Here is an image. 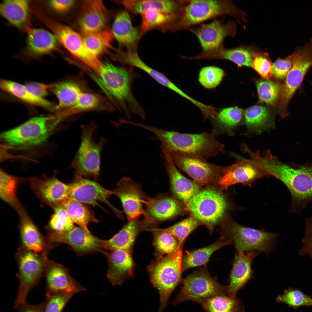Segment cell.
<instances>
[{
    "mask_svg": "<svg viewBox=\"0 0 312 312\" xmlns=\"http://www.w3.org/2000/svg\"><path fill=\"white\" fill-rule=\"evenodd\" d=\"M259 163L268 176L279 179L287 188L291 197L290 212L300 213L312 201V165L291 166L270 152L261 157Z\"/></svg>",
    "mask_w": 312,
    "mask_h": 312,
    "instance_id": "1",
    "label": "cell"
},
{
    "mask_svg": "<svg viewBox=\"0 0 312 312\" xmlns=\"http://www.w3.org/2000/svg\"><path fill=\"white\" fill-rule=\"evenodd\" d=\"M100 85L109 97L118 105L128 118L131 114L146 118L144 109L134 96L132 90L134 74L131 70L105 63L98 74Z\"/></svg>",
    "mask_w": 312,
    "mask_h": 312,
    "instance_id": "2",
    "label": "cell"
},
{
    "mask_svg": "<svg viewBox=\"0 0 312 312\" xmlns=\"http://www.w3.org/2000/svg\"><path fill=\"white\" fill-rule=\"evenodd\" d=\"M153 133L161 144L207 160L224 153V145L218 141L213 132L183 133L156 128Z\"/></svg>",
    "mask_w": 312,
    "mask_h": 312,
    "instance_id": "3",
    "label": "cell"
},
{
    "mask_svg": "<svg viewBox=\"0 0 312 312\" xmlns=\"http://www.w3.org/2000/svg\"><path fill=\"white\" fill-rule=\"evenodd\" d=\"M182 247L180 246L172 253L157 257L148 267L151 283L159 295L157 312H163L172 292L181 282Z\"/></svg>",
    "mask_w": 312,
    "mask_h": 312,
    "instance_id": "4",
    "label": "cell"
},
{
    "mask_svg": "<svg viewBox=\"0 0 312 312\" xmlns=\"http://www.w3.org/2000/svg\"><path fill=\"white\" fill-rule=\"evenodd\" d=\"M225 14L238 19L245 14L229 0H183L178 16L177 31Z\"/></svg>",
    "mask_w": 312,
    "mask_h": 312,
    "instance_id": "5",
    "label": "cell"
},
{
    "mask_svg": "<svg viewBox=\"0 0 312 312\" xmlns=\"http://www.w3.org/2000/svg\"><path fill=\"white\" fill-rule=\"evenodd\" d=\"M62 120L55 115L35 117L3 132L1 138L12 146L25 147L36 146L46 140Z\"/></svg>",
    "mask_w": 312,
    "mask_h": 312,
    "instance_id": "6",
    "label": "cell"
},
{
    "mask_svg": "<svg viewBox=\"0 0 312 312\" xmlns=\"http://www.w3.org/2000/svg\"><path fill=\"white\" fill-rule=\"evenodd\" d=\"M222 235L230 240L237 253L250 251L268 254L275 249L278 233L242 225L229 220L223 227Z\"/></svg>",
    "mask_w": 312,
    "mask_h": 312,
    "instance_id": "7",
    "label": "cell"
},
{
    "mask_svg": "<svg viewBox=\"0 0 312 312\" xmlns=\"http://www.w3.org/2000/svg\"><path fill=\"white\" fill-rule=\"evenodd\" d=\"M81 142L79 149L70 166L75 176L97 179L100 170V153L106 140L101 137L97 142L93 138L97 126L92 122L81 125Z\"/></svg>",
    "mask_w": 312,
    "mask_h": 312,
    "instance_id": "8",
    "label": "cell"
},
{
    "mask_svg": "<svg viewBox=\"0 0 312 312\" xmlns=\"http://www.w3.org/2000/svg\"><path fill=\"white\" fill-rule=\"evenodd\" d=\"M53 33L58 41L75 57L98 74L104 63L86 47L81 35L70 27L47 16L43 12L38 16Z\"/></svg>",
    "mask_w": 312,
    "mask_h": 312,
    "instance_id": "9",
    "label": "cell"
},
{
    "mask_svg": "<svg viewBox=\"0 0 312 312\" xmlns=\"http://www.w3.org/2000/svg\"><path fill=\"white\" fill-rule=\"evenodd\" d=\"M186 204L192 216L205 225L210 232L222 218L227 208L224 196L216 190L210 187L200 190Z\"/></svg>",
    "mask_w": 312,
    "mask_h": 312,
    "instance_id": "10",
    "label": "cell"
},
{
    "mask_svg": "<svg viewBox=\"0 0 312 312\" xmlns=\"http://www.w3.org/2000/svg\"><path fill=\"white\" fill-rule=\"evenodd\" d=\"M204 265L182 280L183 286L172 302L173 305L187 300L194 301L220 295H228V285L219 283Z\"/></svg>",
    "mask_w": 312,
    "mask_h": 312,
    "instance_id": "11",
    "label": "cell"
},
{
    "mask_svg": "<svg viewBox=\"0 0 312 312\" xmlns=\"http://www.w3.org/2000/svg\"><path fill=\"white\" fill-rule=\"evenodd\" d=\"M18 266L19 285L14 307L17 308L26 302L30 290L38 284L44 272L47 252L38 253L22 246L16 254Z\"/></svg>",
    "mask_w": 312,
    "mask_h": 312,
    "instance_id": "12",
    "label": "cell"
},
{
    "mask_svg": "<svg viewBox=\"0 0 312 312\" xmlns=\"http://www.w3.org/2000/svg\"><path fill=\"white\" fill-rule=\"evenodd\" d=\"M293 54V66L281 86L279 107V114L282 118L288 115L289 103L312 65V38L304 46L296 48Z\"/></svg>",
    "mask_w": 312,
    "mask_h": 312,
    "instance_id": "13",
    "label": "cell"
},
{
    "mask_svg": "<svg viewBox=\"0 0 312 312\" xmlns=\"http://www.w3.org/2000/svg\"><path fill=\"white\" fill-rule=\"evenodd\" d=\"M162 151L166 152L176 166L196 182L203 185L213 183L222 173L225 166L208 162L199 157L177 151L161 144Z\"/></svg>",
    "mask_w": 312,
    "mask_h": 312,
    "instance_id": "14",
    "label": "cell"
},
{
    "mask_svg": "<svg viewBox=\"0 0 312 312\" xmlns=\"http://www.w3.org/2000/svg\"><path fill=\"white\" fill-rule=\"evenodd\" d=\"M230 154L237 161L233 164L225 166L218 181L221 189L226 190L232 185L239 183L250 185L255 181L267 176L264 171L250 159H246L234 153Z\"/></svg>",
    "mask_w": 312,
    "mask_h": 312,
    "instance_id": "15",
    "label": "cell"
},
{
    "mask_svg": "<svg viewBox=\"0 0 312 312\" xmlns=\"http://www.w3.org/2000/svg\"><path fill=\"white\" fill-rule=\"evenodd\" d=\"M47 240L49 243H62L70 245L78 254L101 252L104 254L106 251L103 247V240L92 235L81 227L75 226L65 232L50 231Z\"/></svg>",
    "mask_w": 312,
    "mask_h": 312,
    "instance_id": "16",
    "label": "cell"
},
{
    "mask_svg": "<svg viewBox=\"0 0 312 312\" xmlns=\"http://www.w3.org/2000/svg\"><path fill=\"white\" fill-rule=\"evenodd\" d=\"M144 204L146 207V214L141 221L142 230L155 228L157 224L175 217L182 209L178 200L164 195L154 198L147 197Z\"/></svg>",
    "mask_w": 312,
    "mask_h": 312,
    "instance_id": "17",
    "label": "cell"
},
{
    "mask_svg": "<svg viewBox=\"0 0 312 312\" xmlns=\"http://www.w3.org/2000/svg\"><path fill=\"white\" fill-rule=\"evenodd\" d=\"M69 185L68 198L83 204L100 207L99 202L105 203L120 216L121 213L110 202L109 196L114 194L113 191L103 187L94 181L83 177L75 176Z\"/></svg>",
    "mask_w": 312,
    "mask_h": 312,
    "instance_id": "18",
    "label": "cell"
},
{
    "mask_svg": "<svg viewBox=\"0 0 312 312\" xmlns=\"http://www.w3.org/2000/svg\"><path fill=\"white\" fill-rule=\"evenodd\" d=\"M236 28V25L233 21H229L224 24L216 20L210 23L203 24L196 28L190 27L186 29L196 36L202 49L201 52L206 53L224 47V39L228 36H234Z\"/></svg>",
    "mask_w": 312,
    "mask_h": 312,
    "instance_id": "19",
    "label": "cell"
},
{
    "mask_svg": "<svg viewBox=\"0 0 312 312\" xmlns=\"http://www.w3.org/2000/svg\"><path fill=\"white\" fill-rule=\"evenodd\" d=\"M113 191L120 200L128 221L145 215L143 205L147 197L140 186L131 179L125 177L122 178Z\"/></svg>",
    "mask_w": 312,
    "mask_h": 312,
    "instance_id": "20",
    "label": "cell"
},
{
    "mask_svg": "<svg viewBox=\"0 0 312 312\" xmlns=\"http://www.w3.org/2000/svg\"><path fill=\"white\" fill-rule=\"evenodd\" d=\"M44 272L47 284V294L62 292L74 295L86 290L72 278L66 268L50 260L47 257L45 259Z\"/></svg>",
    "mask_w": 312,
    "mask_h": 312,
    "instance_id": "21",
    "label": "cell"
},
{
    "mask_svg": "<svg viewBox=\"0 0 312 312\" xmlns=\"http://www.w3.org/2000/svg\"><path fill=\"white\" fill-rule=\"evenodd\" d=\"M107 9L101 0H85L78 18L81 34L95 33L105 28L107 21Z\"/></svg>",
    "mask_w": 312,
    "mask_h": 312,
    "instance_id": "22",
    "label": "cell"
},
{
    "mask_svg": "<svg viewBox=\"0 0 312 312\" xmlns=\"http://www.w3.org/2000/svg\"><path fill=\"white\" fill-rule=\"evenodd\" d=\"M131 251L119 250L104 254L108 263L107 277L113 285H120L132 276L134 263Z\"/></svg>",
    "mask_w": 312,
    "mask_h": 312,
    "instance_id": "23",
    "label": "cell"
},
{
    "mask_svg": "<svg viewBox=\"0 0 312 312\" xmlns=\"http://www.w3.org/2000/svg\"><path fill=\"white\" fill-rule=\"evenodd\" d=\"M259 252L250 251L237 253L233 262L228 285V295L235 298L238 291L252 277L253 272L251 264L253 259Z\"/></svg>",
    "mask_w": 312,
    "mask_h": 312,
    "instance_id": "24",
    "label": "cell"
},
{
    "mask_svg": "<svg viewBox=\"0 0 312 312\" xmlns=\"http://www.w3.org/2000/svg\"><path fill=\"white\" fill-rule=\"evenodd\" d=\"M112 31L120 45L125 47L127 50L137 51L141 37L138 27L133 26L127 11L122 10L116 15Z\"/></svg>",
    "mask_w": 312,
    "mask_h": 312,
    "instance_id": "25",
    "label": "cell"
},
{
    "mask_svg": "<svg viewBox=\"0 0 312 312\" xmlns=\"http://www.w3.org/2000/svg\"><path fill=\"white\" fill-rule=\"evenodd\" d=\"M27 32L25 53L30 58H36L58 50V41L53 34L43 29L31 28Z\"/></svg>",
    "mask_w": 312,
    "mask_h": 312,
    "instance_id": "26",
    "label": "cell"
},
{
    "mask_svg": "<svg viewBox=\"0 0 312 312\" xmlns=\"http://www.w3.org/2000/svg\"><path fill=\"white\" fill-rule=\"evenodd\" d=\"M162 151L172 192L176 197L186 203L200 190L199 186L183 175L168 154Z\"/></svg>",
    "mask_w": 312,
    "mask_h": 312,
    "instance_id": "27",
    "label": "cell"
},
{
    "mask_svg": "<svg viewBox=\"0 0 312 312\" xmlns=\"http://www.w3.org/2000/svg\"><path fill=\"white\" fill-rule=\"evenodd\" d=\"M113 109V106L101 95L83 92L73 104L59 110L56 115L62 120L73 115L84 112L111 111Z\"/></svg>",
    "mask_w": 312,
    "mask_h": 312,
    "instance_id": "28",
    "label": "cell"
},
{
    "mask_svg": "<svg viewBox=\"0 0 312 312\" xmlns=\"http://www.w3.org/2000/svg\"><path fill=\"white\" fill-rule=\"evenodd\" d=\"M140 14L142 21L138 28L141 37L154 29L164 32L176 31L177 15L153 9L146 10Z\"/></svg>",
    "mask_w": 312,
    "mask_h": 312,
    "instance_id": "29",
    "label": "cell"
},
{
    "mask_svg": "<svg viewBox=\"0 0 312 312\" xmlns=\"http://www.w3.org/2000/svg\"><path fill=\"white\" fill-rule=\"evenodd\" d=\"M29 4L28 0H3L0 5V13L10 24L27 32L31 28Z\"/></svg>",
    "mask_w": 312,
    "mask_h": 312,
    "instance_id": "30",
    "label": "cell"
},
{
    "mask_svg": "<svg viewBox=\"0 0 312 312\" xmlns=\"http://www.w3.org/2000/svg\"><path fill=\"white\" fill-rule=\"evenodd\" d=\"M20 230L23 246L38 253L47 252L52 247L27 215L20 212Z\"/></svg>",
    "mask_w": 312,
    "mask_h": 312,
    "instance_id": "31",
    "label": "cell"
},
{
    "mask_svg": "<svg viewBox=\"0 0 312 312\" xmlns=\"http://www.w3.org/2000/svg\"><path fill=\"white\" fill-rule=\"evenodd\" d=\"M34 189L45 200L57 203L68 197L69 185L58 180L55 176L42 180H32Z\"/></svg>",
    "mask_w": 312,
    "mask_h": 312,
    "instance_id": "32",
    "label": "cell"
},
{
    "mask_svg": "<svg viewBox=\"0 0 312 312\" xmlns=\"http://www.w3.org/2000/svg\"><path fill=\"white\" fill-rule=\"evenodd\" d=\"M119 3L126 10L134 14H140L146 10L153 9L178 15L182 0H124L120 1Z\"/></svg>",
    "mask_w": 312,
    "mask_h": 312,
    "instance_id": "33",
    "label": "cell"
},
{
    "mask_svg": "<svg viewBox=\"0 0 312 312\" xmlns=\"http://www.w3.org/2000/svg\"><path fill=\"white\" fill-rule=\"evenodd\" d=\"M142 230L138 218L128 221L121 230L108 240H103L105 250L111 251L122 250L131 251L136 237Z\"/></svg>",
    "mask_w": 312,
    "mask_h": 312,
    "instance_id": "34",
    "label": "cell"
},
{
    "mask_svg": "<svg viewBox=\"0 0 312 312\" xmlns=\"http://www.w3.org/2000/svg\"><path fill=\"white\" fill-rule=\"evenodd\" d=\"M231 244H232L230 240L222 235L217 240L211 245L188 252L182 258V273L191 268L206 265L215 252L223 247Z\"/></svg>",
    "mask_w": 312,
    "mask_h": 312,
    "instance_id": "35",
    "label": "cell"
},
{
    "mask_svg": "<svg viewBox=\"0 0 312 312\" xmlns=\"http://www.w3.org/2000/svg\"><path fill=\"white\" fill-rule=\"evenodd\" d=\"M253 52L249 49L239 47L226 49L224 47L213 52H201L194 57V60L224 59L231 61L239 66L252 67Z\"/></svg>",
    "mask_w": 312,
    "mask_h": 312,
    "instance_id": "36",
    "label": "cell"
},
{
    "mask_svg": "<svg viewBox=\"0 0 312 312\" xmlns=\"http://www.w3.org/2000/svg\"><path fill=\"white\" fill-rule=\"evenodd\" d=\"M1 88L3 91L30 105L40 107L54 113L56 105L44 99L37 97L30 92L25 85L9 80L2 79Z\"/></svg>",
    "mask_w": 312,
    "mask_h": 312,
    "instance_id": "37",
    "label": "cell"
},
{
    "mask_svg": "<svg viewBox=\"0 0 312 312\" xmlns=\"http://www.w3.org/2000/svg\"><path fill=\"white\" fill-rule=\"evenodd\" d=\"M118 60L124 65L142 70L159 83L172 90L175 86L163 74L151 68L144 62L137 51L121 50L118 54Z\"/></svg>",
    "mask_w": 312,
    "mask_h": 312,
    "instance_id": "38",
    "label": "cell"
},
{
    "mask_svg": "<svg viewBox=\"0 0 312 312\" xmlns=\"http://www.w3.org/2000/svg\"><path fill=\"white\" fill-rule=\"evenodd\" d=\"M49 90L56 96L59 103L56 112L69 107L83 92L80 86L74 81L67 80L50 84Z\"/></svg>",
    "mask_w": 312,
    "mask_h": 312,
    "instance_id": "39",
    "label": "cell"
},
{
    "mask_svg": "<svg viewBox=\"0 0 312 312\" xmlns=\"http://www.w3.org/2000/svg\"><path fill=\"white\" fill-rule=\"evenodd\" d=\"M56 204L65 210L74 223L89 232L88 224L98 222L92 211L84 204L68 197Z\"/></svg>",
    "mask_w": 312,
    "mask_h": 312,
    "instance_id": "40",
    "label": "cell"
},
{
    "mask_svg": "<svg viewBox=\"0 0 312 312\" xmlns=\"http://www.w3.org/2000/svg\"><path fill=\"white\" fill-rule=\"evenodd\" d=\"M244 116L245 123L251 132L259 133L274 127L270 114L265 107L252 106L246 110Z\"/></svg>",
    "mask_w": 312,
    "mask_h": 312,
    "instance_id": "41",
    "label": "cell"
},
{
    "mask_svg": "<svg viewBox=\"0 0 312 312\" xmlns=\"http://www.w3.org/2000/svg\"><path fill=\"white\" fill-rule=\"evenodd\" d=\"M243 110L236 107L224 108L221 110L213 119L214 129L213 132L233 133V130L239 125L242 118Z\"/></svg>",
    "mask_w": 312,
    "mask_h": 312,
    "instance_id": "42",
    "label": "cell"
},
{
    "mask_svg": "<svg viewBox=\"0 0 312 312\" xmlns=\"http://www.w3.org/2000/svg\"><path fill=\"white\" fill-rule=\"evenodd\" d=\"M194 301L200 304L205 312H244L241 301L236 297L220 295Z\"/></svg>",
    "mask_w": 312,
    "mask_h": 312,
    "instance_id": "43",
    "label": "cell"
},
{
    "mask_svg": "<svg viewBox=\"0 0 312 312\" xmlns=\"http://www.w3.org/2000/svg\"><path fill=\"white\" fill-rule=\"evenodd\" d=\"M81 35L88 50L98 57L112 48L115 39L112 30L109 29L95 33L81 34Z\"/></svg>",
    "mask_w": 312,
    "mask_h": 312,
    "instance_id": "44",
    "label": "cell"
},
{
    "mask_svg": "<svg viewBox=\"0 0 312 312\" xmlns=\"http://www.w3.org/2000/svg\"><path fill=\"white\" fill-rule=\"evenodd\" d=\"M153 234V244L157 257L167 255L175 251L181 246L173 235L155 227L146 230Z\"/></svg>",
    "mask_w": 312,
    "mask_h": 312,
    "instance_id": "45",
    "label": "cell"
},
{
    "mask_svg": "<svg viewBox=\"0 0 312 312\" xmlns=\"http://www.w3.org/2000/svg\"><path fill=\"white\" fill-rule=\"evenodd\" d=\"M281 86L269 80H261L257 83L259 101L272 106L275 105L279 100Z\"/></svg>",
    "mask_w": 312,
    "mask_h": 312,
    "instance_id": "46",
    "label": "cell"
},
{
    "mask_svg": "<svg viewBox=\"0 0 312 312\" xmlns=\"http://www.w3.org/2000/svg\"><path fill=\"white\" fill-rule=\"evenodd\" d=\"M277 302L284 303L295 310L302 306L312 307V298L301 290L290 287L276 298Z\"/></svg>",
    "mask_w": 312,
    "mask_h": 312,
    "instance_id": "47",
    "label": "cell"
},
{
    "mask_svg": "<svg viewBox=\"0 0 312 312\" xmlns=\"http://www.w3.org/2000/svg\"><path fill=\"white\" fill-rule=\"evenodd\" d=\"M200 224L192 216L168 228L159 229L173 235L177 240L179 245H182L188 235Z\"/></svg>",
    "mask_w": 312,
    "mask_h": 312,
    "instance_id": "48",
    "label": "cell"
},
{
    "mask_svg": "<svg viewBox=\"0 0 312 312\" xmlns=\"http://www.w3.org/2000/svg\"><path fill=\"white\" fill-rule=\"evenodd\" d=\"M0 197L7 203L13 206L18 204L16 196L17 179L3 170H0Z\"/></svg>",
    "mask_w": 312,
    "mask_h": 312,
    "instance_id": "49",
    "label": "cell"
},
{
    "mask_svg": "<svg viewBox=\"0 0 312 312\" xmlns=\"http://www.w3.org/2000/svg\"><path fill=\"white\" fill-rule=\"evenodd\" d=\"M224 72L221 68L209 66L202 68L200 71L198 80L201 84L207 89H212L218 86L224 76Z\"/></svg>",
    "mask_w": 312,
    "mask_h": 312,
    "instance_id": "50",
    "label": "cell"
},
{
    "mask_svg": "<svg viewBox=\"0 0 312 312\" xmlns=\"http://www.w3.org/2000/svg\"><path fill=\"white\" fill-rule=\"evenodd\" d=\"M54 214L52 216L49 224L51 231L65 232L70 231L75 226L66 212L62 208L56 205L54 207Z\"/></svg>",
    "mask_w": 312,
    "mask_h": 312,
    "instance_id": "51",
    "label": "cell"
},
{
    "mask_svg": "<svg viewBox=\"0 0 312 312\" xmlns=\"http://www.w3.org/2000/svg\"><path fill=\"white\" fill-rule=\"evenodd\" d=\"M252 67L263 78L268 80L272 75V64L268 53L253 52Z\"/></svg>",
    "mask_w": 312,
    "mask_h": 312,
    "instance_id": "52",
    "label": "cell"
},
{
    "mask_svg": "<svg viewBox=\"0 0 312 312\" xmlns=\"http://www.w3.org/2000/svg\"><path fill=\"white\" fill-rule=\"evenodd\" d=\"M73 294L59 292L47 294L44 312H62Z\"/></svg>",
    "mask_w": 312,
    "mask_h": 312,
    "instance_id": "53",
    "label": "cell"
},
{
    "mask_svg": "<svg viewBox=\"0 0 312 312\" xmlns=\"http://www.w3.org/2000/svg\"><path fill=\"white\" fill-rule=\"evenodd\" d=\"M293 53L284 58H278L272 64V75L277 79L285 78L294 63Z\"/></svg>",
    "mask_w": 312,
    "mask_h": 312,
    "instance_id": "54",
    "label": "cell"
},
{
    "mask_svg": "<svg viewBox=\"0 0 312 312\" xmlns=\"http://www.w3.org/2000/svg\"><path fill=\"white\" fill-rule=\"evenodd\" d=\"M306 226L304 236L302 240L303 246L299 250L301 256L306 255L312 259V214L305 220Z\"/></svg>",
    "mask_w": 312,
    "mask_h": 312,
    "instance_id": "55",
    "label": "cell"
},
{
    "mask_svg": "<svg viewBox=\"0 0 312 312\" xmlns=\"http://www.w3.org/2000/svg\"><path fill=\"white\" fill-rule=\"evenodd\" d=\"M27 89L34 95L42 98L48 95L50 84L36 82H30L24 85Z\"/></svg>",
    "mask_w": 312,
    "mask_h": 312,
    "instance_id": "56",
    "label": "cell"
},
{
    "mask_svg": "<svg viewBox=\"0 0 312 312\" xmlns=\"http://www.w3.org/2000/svg\"><path fill=\"white\" fill-rule=\"evenodd\" d=\"M50 6L56 12L60 13H63L68 11L73 7L75 3V1L67 0H50L48 1Z\"/></svg>",
    "mask_w": 312,
    "mask_h": 312,
    "instance_id": "57",
    "label": "cell"
},
{
    "mask_svg": "<svg viewBox=\"0 0 312 312\" xmlns=\"http://www.w3.org/2000/svg\"><path fill=\"white\" fill-rule=\"evenodd\" d=\"M45 304V302L32 305L26 303L17 308L19 309V312H44Z\"/></svg>",
    "mask_w": 312,
    "mask_h": 312,
    "instance_id": "58",
    "label": "cell"
}]
</instances>
